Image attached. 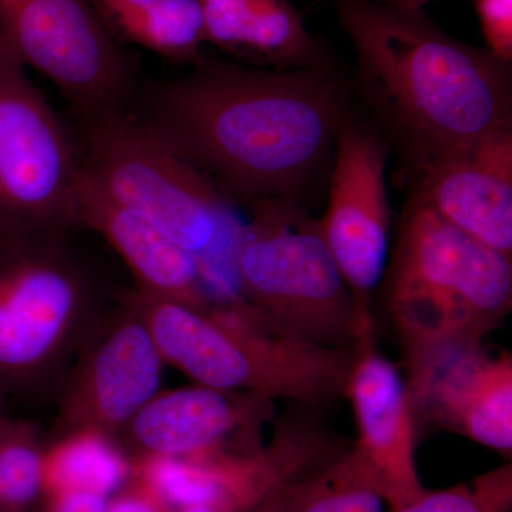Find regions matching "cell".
Listing matches in <instances>:
<instances>
[{"label": "cell", "instance_id": "1", "mask_svg": "<svg viewBox=\"0 0 512 512\" xmlns=\"http://www.w3.org/2000/svg\"><path fill=\"white\" fill-rule=\"evenodd\" d=\"M131 110L235 204L301 198L328 163L346 90L329 64L251 69L202 56L180 79L150 84Z\"/></svg>", "mask_w": 512, "mask_h": 512}, {"label": "cell", "instance_id": "2", "mask_svg": "<svg viewBox=\"0 0 512 512\" xmlns=\"http://www.w3.org/2000/svg\"><path fill=\"white\" fill-rule=\"evenodd\" d=\"M330 3L355 47L363 96L412 174L512 126L511 63L447 35L420 9Z\"/></svg>", "mask_w": 512, "mask_h": 512}, {"label": "cell", "instance_id": "3", "mask_svg": "<svg viewBox=\"0 0 512 512\" xmlns=\"http://www.w3.org/2000/svg\"><path fill=\"white\" fill-rule=\"evenodd\" d=\"M407 389L464 350L483 345L512 308L511 256L444 221L410 194L386 278Z\"/></svg>", "mask_w": 512, "mask_h": 512}, {"label": "cell", "instance_id": "4", "mask_svg": "<svg viewBox=\"0 0 512 512\" xmlns=\"http://www.w3.org/2000/svg\"><path fill=\"white\" fill-rule=\"evenodd\" d=\"M165 365L192 382L318 406L346 396L353 350L275 332L239 296L201 311L131 291Z\"/></svg>", "mask_w": 512, "mask_h": 512}, {"label": "cell", "instance_id": "5", "mask_svg": "<svg viewBox=\"0 0 512 512\" xmlns=\"http://www.w3.org/2000/svg\"><path fill=\"white\" fill-rule=\"evenodd\" d=\"M74 123L84 173L194 256L208 289L237 293L232 259L244 228L237 204L131 109Z\"/></svg>", "mask_w": 512, "mask_h": 512}, {"label": "cell", "instance_id": "6", "mask_svg": "<svg viewBox=\"0 0 512 512\" xmlns=\"http://www.w3.org/2000/svg\"><path fill=\"white\" fill-rule=\"evenodd\" d=\"M67 237L0 222V402L62 386L104 313Z\"/></svg>", "mask_w": 512, "mask_h": 512}, {"label": "cell", "instance_id": "7", "mask_svg": "<svg viewBox=\"0 0 512 512\" xmlns=\"http://www.w3.org/2000/svg\"><path fill=\"white\" fill-rule=\"evenodd\" d=\"M232 274L239 298L256 319L289 338L353 348L373 328L367 303L353 296L322 234L295 198L248 205Z\"/></svg>", "mask_w": 512, "mask_h": 512}, {"label": "cell", "instance_id": "8", "mask_svg": "<svg viewBox=\"0 0 512 512\" xmlns=\"http://www.w3.org/2000/svg\"><path fill=\"white\" fill-rule=\"evenodd\" d=\"M0 42L55 84L74 120L133 106V63L90 0H0Z\"/></svg>", "mask_w": 512, "mask_h": 512}, {"label": "cell", "instance_id": "9", "mask_svg": "<svg viewBox=\"0 0 512 512\" xmlns=\"http://www.w3.org/2000/svg\"><path fill=\"white\" fill-rule=\"evenodd\" d=\"M80 170L74 131L0 42V222L70 234Z\"/></svg>", "mask_w": 512, "mask_h": 512}, {"label": "cell", "instance_id": "10", "mask_svg": "<svg viewBox=\"0 0 512 512\" xmlns=\"http://www.w3.org/2000/svg\"><path fill=\"white\" fill-rule=\"evenodd\" d=\"M164 360L133 293L103 313L60 386L56 437L117 434L161 390Z\"/></svg>", "mask_w": 512, "mask_h": 512}, {"label": "cell", "instance_id": "11", "mask_svg": "<svg viewBox=\"0 0 512 512\" xmlns=\"http://www.w3.org/2000/svg\"><path fill=\"white\" fill-rule=\"evenodd\" d=\"M389 143L348 117L335 140L329 204L320 222L326 244L360 303L379 284L386 261L390 212L384 171Z\"/></svg>", "mask_w": 512, "mask_h": 512}, {"label": "cell", "instance_id": "12", "mask_svg": "<svg viewBox=\"0 0 512 512\" xmlns=\"http://www.w3.org/2000/svg\"><path fill=\"white\" fill-rule=\"evenodd\" d=\"M346 396L357 443L350 450L384 503L396 508L426 493L416 463V416L406 379L377 349L373 328L353 345Z\"/></svg>", "mask_w": 512, "mask_h": 512}, {"label": "cell", "instance_id": "13", "mask_svg": "<svg viewBox=\"0 0 512 512\" xmlns=\"http://www.w3.org/2000/svg\"><path fill=\"white\" fill-rule=\"evenodd\" d=\"M272 414L274 400L194 384L160 390L131 417L116 441L131 461L252 450L229 444H249Z\"/></svg>", "mask_w": 512, "mask_h": 512}, {"label": "cell", "instance_id": "14", "mask_svg": "<svg viewBox=\"0 0 512 512\" xmlns=\"http://www.w3.org/2000/svg\"><path fill=\"white\" fill-rule=\"evenodd\" d=\"M412 194L494 251L512 254V126L444 154L416 175Z\"/></svg>", "mask_w": 512, "mask_h": 512}, {"label": "cell", "instance_id": "15", "mask_svg": "<svg viewBox=\"0 0 512 512\" xmlns=\"http://www.w3.org/2000/svg\"><path fill=\"white\" fill-rule=\"evenodd\" d=\"M414 416L512 454V355L484 345L451 356L409 390Z\"/></svg>", "mask_w": 512, "mask_h": 512}, {"label": "cell", "instance_id": "16", "mask_svg": "<svg viewBox=\"0 0 512 512\" xmlns=\"http://www.w3.org/2000/svg\"><path fill=\"white\" fill-rule=\"evenodd\" d=\"M79 227L96 231L121 256L137 291L207 311L215 305L194 256L146 218L101 190L84 170L77 184Z\"/></svg>", "mask_w": 512, "mask_h": 512}, {"label": "cell", "instance_id": "17", "mask_svg": "<svg viewBox=\"0 0 512 512\" xmlns=\"http://www.w3.org/2000/svg\"><path fill=\"white\" fill-rule=\"evenodd\" d=\"M205 39L239 60L274 70L326 66L325 50L288 0H197Z\"/></svg>", "mask_w": 512, "mask_h": 512}, {"label": "cell", "instance_id": "18", "mask_svg": "<svg viewBox=\"0 0 512 512\" xmlns=\"http://www.w3.org/2000/svg\"><path fill=\"white\" fill-rule=\"evenodd\" d=\"M111 36L173 63L195 64L204 53V19L197 0H90Z\"/></svg>", "mask_w": 512, "mask_h": 512}, {"label": "cell", "instance_id": "19", "mask_svg": "<svg viewBox=\"0 0 512 512\" xmlns=\"http://www.w3.org/2000/svg\"><path fill=\"white\" fill-rule=\"evenodd\" d=\"M117 441L90 431L64 434L43 450L42 494L87 491L110 498L131 474Z\"/></svg>", "mask_w": 512, "mask_h": 512}, {"label": "cell", "instance_id": "20", "mask_svg": "<svg viewBox=\"0 0 512 512\" xmlns=\"http://www.w3.org/2000/svg\"><path fill=\"white\" fill-rule=\"evenodd\" d=\"M383 503L349 450L296 481L288 512H383Z\"/></svg>", "mask_w": 512, "mask_h": 512}, {"label": "cell", "instance_id": "21", "mask_svg": "<svg viewBox=\"0 0 512 512\" xmlns=\"http://www.w3.org/2000/svg\"><path fill=\"white\" fill-rule=\"evenodd\" d=\"M43 450L33 424L0 421V512H29L42 494Z\"/></svg>", "mask_w": 512, "mask_h": 512}, {"label": "cell", "instance_id": "22", "mask_svg": "<svg viewBox=\"0 0 512 512\" xmlns=\"http://www.w3.org/2000/svg\"><path fill=\"white\" fill-rule=\"evenodd\" d=\"M512 466L505 463L471 483L426 491L419 500L392 512H511Z\"/></svg>", "mask_w": 512, "mask_h": 512}, {"label": "cell", "instance_id": "23", "mask_svg": "<svg viewBox=\"0 0 512 512\" xmlns=\"http://www.w3.org/2000/svg\"><path fill=\"white\" fill-rule=\"evenodd\" d=\"M485 49L505 63L512 62V0H474Z\"/></svg>", "mask_w": 512, "mask_h": 512}, {"label": "cell", "instance_id": "24", "mask_svg": "<svg viewBox=\"0 0 512 512\" xmlns=\"http://www.w3.org/2000/svg\"><path fill=\"white\" fill-rule=\"evenodd\" d=\"M173 507L156 487L131 468L130 477L109 498L107 512H171Z\"/></svg>", "mask_w": 512, "mask_h": 512}, {"label": "cell", "instance_id": "25", "mask_svg": "<svg viewBox=\"0 0 512 512\" xmlns=\"http://www.w3.org/2000/svg\"><path fill=\"white\" fill-rule=\"evenodd\" d=\"M45 512H107L109 498L87 491H67L45 497Z\"/></svg>", "mask_w": 512, "mask_h": 512}, {"label": "cell", "instance_id": "26", "mask_svg": "<svg viewBox=\"0 0 512 512\" xmlns=\"http://www.w3.org/2000/svg\"><path fill=\"white\" fill-rule=\"evenodd\" d=\"M256 505L249 503L244 498L224 497L208 503L187 505V507L175 508L171 512H251Z\"/></svg>", "mask_w": 512, "mask_h": 512}, {"label": "cell", "instance_id": "27", "mask_svg": "<svg viewBox=\"0 0 512 512\" xmlns=\"http://www.w3.org/2000/svg\"><path fill=\"white\" fill-rule=\"evenodd\" d=\"M298 480L299 478H296V480L289 481V483L276 488L264 501L256 505L251 512H288L293 490H295V484Z\"/></svg>", "mask_w": 512, "mask_h": 512}, {"label": "cell", "instance_id": "28", "mask_svg": "<svg viewBox=\"0 0 512 512\" xmlns=\"http://www.w3.org/2000/svg\"><path fill=\"white\" fill-rule=\"evenodd\" d=\"M372 2L382 3V5L397 6V8L420 9L421 6L431 2V0H372Z\"/></svg>", "mask_w": 512, "mask_h": 512}, {"label": "cell", "instance_id": "29", "mask_svg": "<svg viewBox=\"0 0 512 512\" xmlns=\"http://www.w3.org/2000/svg\"><path fill=\"white\" fill-rule=\"evenodd\" d=\"M3 417H5V414H3L2 412H0V420L3 419Z\"/></svg>", "mask_w": 512, "mask_h": 512}, {"label": "cell", "instance_id": "30", "mask_svg": "<svg viewBox=\"0 0 512 512\" xmlns=\"http://www.w3.org/2000/svg\"><path fill=\"white\" fill-rule=\"evenodd\" d=\"M2 420H3V419H2ZM2 420H0V421H2Z\"/></svg>", "mask_w": 512, "mask_h": 512}]
</instances>
